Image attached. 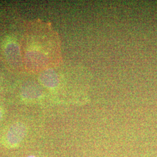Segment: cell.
Segmentation results:
<instances>
[{"label":"cell","mask_w":157,"mask_h":157,"mask_svg":"<svg viewBox=\"0 0 157 157\" xmlns=\"http://www.w3.org/2000/svg\"><path fill=\"white\" fill-rule=\"evenodd\" d=\"M2 118V109L0 108V121L1 120Z\"/></svg>","instance_id":"7a4b0ae2"},{"label":"cell","mask_w":157,"mask_h":157,"mask_svg":"<svg viewBox=\"0 0 157 157\" xmlns=\"http://www.w3.org/2000/svg\"><path fill=\"white\" fill-rule=\"evenodd\" d=\"M26 135V126L22 122L15 123L8 129L2 137L1 143L8 148H16L21 144Z\"/></svg>","instance_id":"6da1fadb"},{"label":"cell","mask_w":157,"mask_h":157,"mask_svg":"<svg viewBox=\"0 0 157 157\" xmlns=\"http://www.w3.org/2000/svg\"><path fill=\"white\" fill-rule=\"evenodd\" d=\"M28 157H36V156H35V155H29Z\"/></svg>","instance_id":"3957f363"}]
</instances>
